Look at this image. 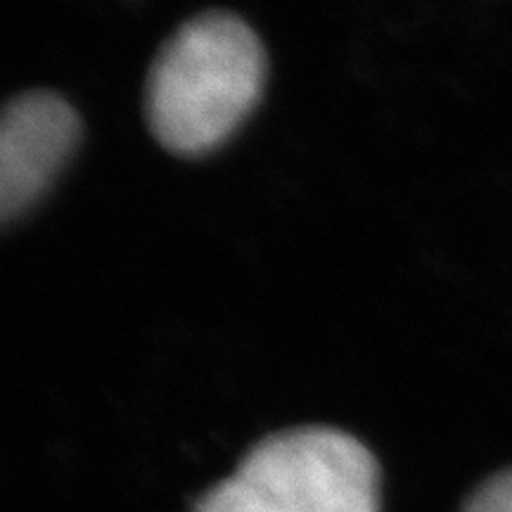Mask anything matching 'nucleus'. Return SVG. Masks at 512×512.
<instances>
[{
    "label": "nucleus",
    "instance_id": "obj_1",
    "mask_svg": "<svg viewBox=\"0 0 512 512\" xmlns=\"http://www.w3.org/2000/svg\"><path fill=\"white\" fill-rule=\"evenodd\" d=\"M266 74L256 31L240 15L188 17L159 46L145 81V119L164 150L197 157L252 112Z\"/></svg>",
    "mask_w": 512,
    "mask_h": 512
},
{
    "label": "nucleus",
    "instance_id": "obj_2",
    "mask_svg": "<svg viewBox=\"0 0 512 512\" xmlns=\"http://www.w3.org/2000/svg\"><path fill=\"white\" fill-rule=\"evenodd\" d=\"M190 512H380V467L354 434L290 427L256 441Z\"/></svg>",
    "mask_w": 512,
    "mask_h": 512
},
{
    "label": "nucleus",
    "instance_id": "obj_3",
    "mask_svg": "<svg viewBox=\"0 0 512 512\" xmlns=\"http://www.w3.org/2000/svg\"><path fill=\"white\" fill-rule=\"evenodd\" d=\"M79 114L53 91H27L10 98L0 117V221L24 214L79 140Z\"/></svg>",
    "mask_w": 512,
    "mask_h": 512
},
{
    "label": "nucleus",
    "instance_id": "obj_4",
    "mask_svg": "<svg viewBox=\"0 0 512 512\" xmlns=\"http://www.w3.org/2000/svg\"><path fill=\"white\" fill-rule=\"evenodd\" d=\"M460 512H512V467L486 477L465 498Z\"/></svg>",
    "mask_w": 512,
    "mask_h": 512
}]
</instances>
